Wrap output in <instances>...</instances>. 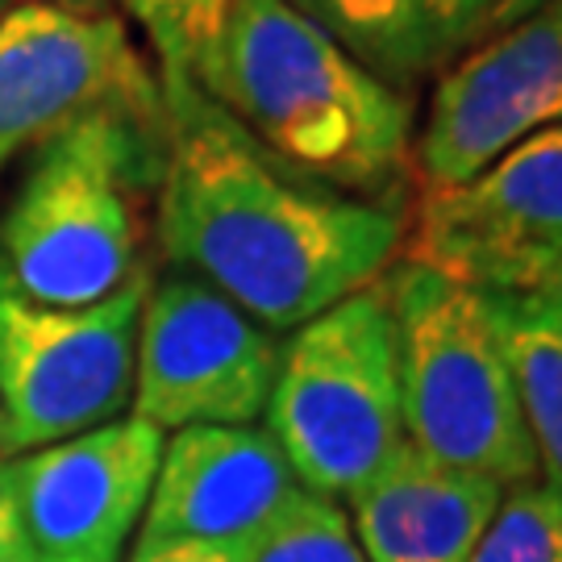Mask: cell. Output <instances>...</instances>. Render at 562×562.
Here are the masks:
<instances>
[{"instance_id":"obj_1","label":"cell","mask_w":562,"mask_h":562,"mask_svg":"<svg viewBox=\"0 0 562 562\" xmlns=\"http://www.w3.org/2000/svg\"><path fill=\"white\" fill-rule=\"evenodd\" d=\"M162 109L159 250L271 334H292L380 283L401 259L408 209L338 196L292 176L196 83H162Z\"/></svg>"},{"instance_id":"obj_2","label":"cell","mask_w":562,"mask_h":562,"mask_svg":"<svg viewBox=\"0 0 562 562\" xmlns=\"http://www.w3.org/2000/svg\"><path fill=\"white\" fill-rule=\"evenodd\" d=\"M267 159L338 196L404 209L413 101L288 0H234L196 80Z\"/></svg>"},{"instance_id":"obj_3","label":"cell","mask_w":562,"mask_h":562,"mask_svg":"<svg viewBox=\"0 0 562 562\" xmlns=\"http://www.w3.org/2000/svg\"><path fill=\"white\" fill-rule=\"evenodd\" d=\"M167 109L92 113L38 142L0 217V280L38 304L83 308L146 276L142 204L159 192Z\"/></svg>"},{"instance_id":"obj_4","label":"cell","mask_w":562,"mask_h":562,"mask_svg":"<svg viewBox=\"0 0 562 562\" xmlns=\"http://www.w3.org/2000/svg\"><path fill=\"white\" fill-rule=\"evenodd\" d=\"M404 438L429 459L517 487L538 480L513 362L483 292L422 262H392Z\"/></svg>"},{"instance_id":"obj_5","label":"cell","mask_w":562,"mask_h":562,"mask_svg":"<svg viewBox=\"0 0 562 562\" xmlns=\"http://www.w3.org/2000/svg\"><path fill=\"white\" fill-rule=\"evenodd\" d=\"M262 422L304 492L325 501H350L396 459L408 438L383 280L280 341Z\"/></svg>"},{"instance_id":"obj_6","label":"cell","mask_w":562,"mask_h":562,"mask_svg":"<svg viewBox=\"0 0 562 562\" xmlns=\"http://www.w3.org/2000/svg\"><path fill=\"white\" fill-rule=\"evenodd\" d=\"M150 271L109 301L59 308L0 280V425L4 459L80 438L134 401L138 317Z\"/></svg>"},{"instance_id":"obj_7","label":"cell","mask_w":562,"mask_h":562,"mask_svg":"<svg viewBox=\"0 0 562 562\" xmlns=\"http://www.w3.org/2000/svg\"><path fill=\"white\" fill-rule=\"evenodd\" d=\"M280 367V338L217 288L150 276L134 355V417L155 429L259 425Z\"/></svg>"},{"instance_id":"obj_8","label":"cell","mask_w":562,"mask_h":562,"mask_svg":"<svg viewBox=\"0 0 562 562\" xmlns=\"http://www.w3.org/2000/svg\"><path fill=\"white\" fill-rule=\"evenodd\" d=\"M401 255L475 292H538L562 259V125L471 180L422 192Z\"/></svg>"},{"instance_id":"obj_9","label":"cell","mask_w":562,"mask_h":562,"mask_svg":"<svg viewBox=\"0 0 562 562\" xmlns=\"http://www.w3.org/2000/svg\"><path fill=\"white\" fill-rule=\"evenodd\" d=\"M554 125H562V0H546L446 67L413 138V180L422 192L454 188Z\"/></svg>"},{"instance_id":"obj_10","label":"cell","mask_w":562,"mask_h":562,"mask_svg":"<svg viewBox=\"0 0 562 562\" xmlns=\"http://www.w3.org/2000/svg\"><path fill=\"white\" fill-rule=\"evenodd\" d=\"M92 113L162 117L159 71L125 18L13 4L0 18V142H42Z\"/></svg>"},{"instance_id":"obj_11","label":"cell","mask_w":562,"mask_h":562,"mask_svg":"<svg viewBox=\"0 0 562 562\" xmlns=\"http://www.w3.org/2000/svg\"><path fill=\"white\" fill-rule=\"evenodd\" d=\"M162 442V429L125 413L80 438L4 459L25 562H125Z\"/></svg>"},{"instance_id":"obj_12","label":"cell","mask_w":562,"mask_h":562,"mask_svg":"<svg viewBox=\"0 0 562 562\" xmlns=\"http://www.w3.org/2000/svg\"><path fill=\"white\" fill-rule=\"evenodd\" d=\"M301 496L304 483L262 425H188L162 442L134 550L250 546Z\"/></svg>"},{"instance_id":"obj_13","label":"cell","mask_w":562,"mask_h":562,"mask_svg":"<svg viewBox=\"0 0 562 562\" xmlns=\"http://www.w3.org/2000/svg\"><path fill=\"white\" fill-rule=\"evenodd\" d=\"M501 501L504 483L446 467L404 442L346 504L367 562H471Z\"/></svg>"},{"instance_id":"obj_14","label":"cell","mask_w":562,"mask_h":562,"mask_svg":"<svg viewBox=\"0 0 562 562\" xmlns=\"http://www.w3.org/2000/svg\"><path fill=\"white\" fill-rule=\"evenodd\" d=\"M513 362L538 480L562 501V301L542 292H483Z\"/></svg>"},{"instance_id":"obj_15","label":"cell","mask_w":562,"mask_h":562,"mask_svg":"<svg viewBox=\"0 0 562 562\" xmlns=\"http://www.w3.org/2000/svg\"><path fill=\"white\" fill-rule=\"evenodd\" d=\"M392 88L408 92L429 71L422 0H288Z\"/></svg>"},{"instance_id":"obj_16","label":"cell","mask_w":562,"mask_h":562,"mask_svg":"<svg viewBox=\"0 0 562 562\" xmlns=\"http://www.w3.org/2000/svg\"><path fill=\"white\" fill-rule=\"evenodd\" d=\"M159 63V83H196L209 67L234 0H113Z\"/></svg>"},{"instance_id":"obj_17","label":"cell","mask_w":562,"mask_h":562,"mask_svg":"<svg viewBox=\"0 0 562 562\" xmlns=\"http://www.w3.org/2000/svg\"><path fill=\"white\" fill-rule=\"evenodd\" d=\"M246 562H367L338 501L304 492L246 546Z\"/></svg>"},{"instance_id":"obj_18","label":"cell","mask_w":562,"mask_h":562,"mask_svg":"<svg viewBox=\"0 0 562 562\" xmlns=\"http://www.w3.org/2000/svg\"><path fill=\"white\" fill-rule=\"evenodd\" d=\"M471 562H562V501L542 480L504 487Z\"/></svg>"},{"instance_id":"obj_19","label":"cell","mask_w":562,"mask_h":562,"mask_svg":"<svg viewBox=\"0 0 562 562\" xmlns=\"http://www.w3.org/2000/svg\"><path fill=\"white\" fill-rule=\"evenodd\" d=\"M501 0H422V30L429 50V71L467 55L487 30V18Z\"/></svg>"},{"instance_id":"obj_20","label":"cell","mask_w":562,"mask_h":562,"mask_svg":"<svg viewBox=\"0 0 562 562\" xmlns=\"http://www.w3.org/2000/svg\"><path fill=\"white\" fill-rule=\"evenodd\" d=\"M130 562H246V546L176 542L159 546V550H134Z\"/></svg>"},{"instance_id":"obj_21","label":"cell","mask_w":562,"mask_h":562,"mask_svg":"<svg viewBox=\"0 0 562 562\" xmlns=\"http://www.w3.org/2000/svg\"><path fill=\"white\" fill-rule=\"evenodd\" d=\"M0 562H25L18 513H13V496H9V475H4V454H0Z\"/></svg>"},{"instance_id":"obj_22","label":"cell","mask_w":562,"mask_h":562,"mask_svg":"<svg viewBox=\"0 0 562 562\" xmlns=\"http://www.w3.org/2000/svg\"><path fill=\"white\" fill-rule=\"evenodd\" d=\"M546 0H501L496 4V13L487 18V30H483V38L487 34H496V30H504V25H513V21H521V18H529L533 9H542Z\"/></svg>"},{"instance_id":"obj_23","label":"cell","mask_w":562,"mask_h":562,"mask_svg":"<svg viewBox=\"0 0 562 562\" xmlns=\"http://www.w3.org/2000/svg\"><path fill=\"white\" fill-rule=\"evenodd\" d=\"M18 4H50V9H67V13H109L113 9V0H18Z\"/></svg>"},{"instance_id":"obj_24","label":"cell","mask_w":562,"mask_h":562,"mask_svg":"<svg viewBox=\"0 0 562 562\" xmlns=\"http://www.w3.org/2000/svg\"><path fill=\"white\" fill-rule=\"evenodd\" d=\"M542 296H554V301H562V259L550 267V276L542 280V288H538Z\"/></svg>"},{"instance_id":"obj_25","label":"cell","mask_w":562,"mask_h":562,"mask_svg":"<svg viewBox=\"0 0 562 562\" xmlns=\"http://www.w3.org/2000/svg\"><path fill=\"white\" fill-rule=\"evenodd\" d=\"M18 150H21V146H9V142H0V171H4V162L13 159Z\"/></svg>"},{"instance_id":"obj_26","label":"cell","mask_w":562,"mask_h":562,"mask_svg":"<svg viewBox=\"0 0 562 562\" xmlns=\"http://www.w3.org/2000/svg\"><path fill=\"white\" fill-rule=\"evenodd\" d=\"M4 13H9V0H0V18H4Z\"/></svg>"},{"instance_id":"obj_27","label":"cell","mask_w":562,"mask_h":562,"mask_svg":"<svg viewBox=\"0 0 562 562\" xmlns=\"http://www.w3.org/2000/svg\"><path fill=\"white\" fill-rule=\"evenodd\" d=\"M0 442H4V425H0ZM0 454H4V450H0Z\"/></svg>"}]
</instances>
